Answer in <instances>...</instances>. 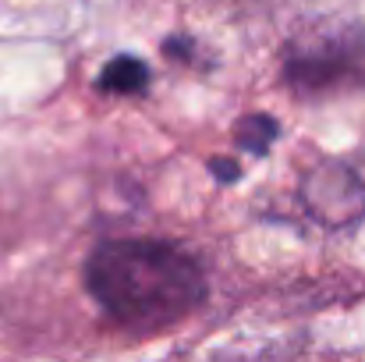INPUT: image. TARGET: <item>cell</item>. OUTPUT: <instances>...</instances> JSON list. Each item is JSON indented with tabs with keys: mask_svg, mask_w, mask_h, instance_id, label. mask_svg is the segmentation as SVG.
I'll return each instance as SVG.
<instances>
[{
	"mask_svg": "<svg viewBox=\"0 0 365 362\" xmlns=\"http://www.w3.org/2000/svg\"><path fill=\"white\" fill-rule=\"evenodd\" d=\"M82 281L114 323L138 334L174 327L210 298L202 263L163 238L100 241L82 266Z\"/></svg>",
	"mask_w": 365,
	"mask_h": 362,
	"instance_id": "6da1fadb",
	"label": "cell"
},
{
	"mask_svg": "<svg viewBox=\"0 0 365 362\" xmlns=\"http://www.w3.org/2000/svg\"><path fill=\"white\" fill-rule=\"evenodd\" d=\"M153 82V71L142 57L135 54H118L103 64V71L96 75V89L100 93H114V96H142Z\"/></svg>",
	"mask_w": 365,
	"mask_h": 362,
	"instance_id": "277c9868",
	"label": "cell"
},
{
	"mask_svg": "<svg viewBox=\"0 0 365 362\" xmlns=\"http://www.w3.org/2000/svg\"><path fill=\"white\" fill-rule=\"evenodd\" d=\"M284 82L305 96L365 89V25H334L291 39Z\"/></svg>",
	"mask_w": 365,
	"mask_h": 362,
	"instance_id": "7a4b0ae2",
	"label": "cell"
},
{
	"mask_svg": "<svg viewBox=\"0 0 365 362\" xmlns=\"http://www.w3.org/2000/svg\"><path fill=\"white\" fill-rule=\"evenodd\" d=\"M277 135H280V124L269 114H248L235 124V142L252 156H266L269 146L277 142Z\"/></svg>",
	"mask_w": 365,
	"mask_h": 362,
	"instance_id": "5b68a950",
	"label": "cell"
},
{
	"mask_svg": "<svg viewBox=\"0 0 365 362\" xmlns=\"http://www.w3.org/2000/svg\"><path fill=\"white\" fill-rule=\"evenodd\" d=\"M305 203L330 228L355 224L359 217H365V185L351 167L330 164V167H319L309 174Z\"/></svg>",
	"mask_w": 365,
	"mask_h": 362,
	"instance_id": "3957f363",
	"label": "cell"
},
{
	"mask_svg": "<svg viewBox=\"0 0 365 362\" xmlns=\"http://www.w3.org/2000/svg\"><path fill=\"white\" fill-rule=\"evenodd\" d=\"M163 54L167 57H192V39L188 36H170L163 43Z\"/></svg>",
	"mask_w": 365,
	"mask_h": 362,
	"instance_id": "52a82bcc",
	"label": "cell"
},
{
	"mask_svg": "<svg viewBox=\"0 0 365 362\" xmlns=\"http://www.w3.org/2000/svg\"><path fill=\"white\" fill-rule=\"evenodd\" d=\"M210 171H213V174H217V181H224V185H231V181H238V178H242L238 160H227V156H217V160L210 164Z\"/></svg>",
	"mask_w": 365,
	"mask_h": 362,
	"instance_id": "8992f818",
	"label": "cell"
}]
</instances>
